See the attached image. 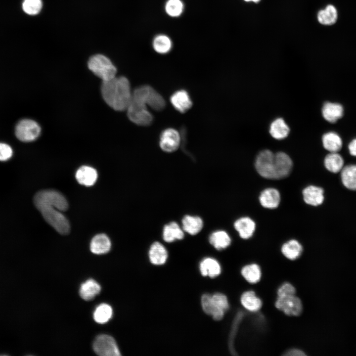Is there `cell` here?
<instances>
[{"label": "cell", "instance_id": "obj_2", "mask_svg": "<svg viewBox=\"0 0 356 356\" xmlns=\"http://www.w3.org/2000/svg\"><path fill=\"white\" fill-rule=\"evenodd\" d=\"M101 92L105 102L116 111L127 110L132 100L133 91L125 77H115L103 81Z\"/></svg>", "mask_w": 356, "mask_h": 356}, {"label": "cell", "instance_id": "obj_23", "mask_svg": "<svg viewBox=\"0 0 356 356\" xmlns=\"http://www.w3.org/2000/svg\"><path fill=\"white\" fill-rule=\"evenodd\" d=\"M269 131L273 138L281 140L288 135L290 129L283 119L277 118L271 123Z\"/></svg>", "mask_w": 356, "mask_h": 356}, {"label": "cell", "instance_id": "obj_31", "mask_svg": "<svg viewBox=\"0 0 356 356\" xmlns=\"http://www.w3.org/2000/svg\"><path fill=\"white\" fill-rule=\"evenodd\" d=\"M337 9L331 4L328 5L325 9L319 11L317 16L318 22L324 25L334 24L337 21Z\"/></svg>", "mask_w": 356, "mask_h": 356}, {"label": "cell", "instance_id": "obj_6", "mask_svg": "<svg viewBox=\"0 0 356 356\" xmlns=\"http://www.w3.org/2000/svg\"><path fill=\"white\" fill-rule=\"evenodd\" d=\"M255 167L262 177L275 179L274 153L270 150L266 149L258 153L255 159Z\"/></svg>", "mask_w": 356, "mask_h": 356}, {"label": "cell", "instance_id": "obj_24", "mask_svg": "<svg viewBox=\"0 0 356 356\" xmlns=\"http://www.w3.org/2000/svg\"><path fill=\"white\" fill-rule=\"evenodd\" d=\"M199 268L203 276H209L211 277L219 275L221 272V267L219 263L211 258L203 260L200 264Z\"/></svg>", "mask_w": 356, "mask_h": 356}, {"label": "cell", "instance_id": "obj_28", "mask_svg": "<svg viewBox=\"0 0 356 356\" xmlns=\"http://www.w3.org/2000/svg\"><path fill=\"white\" fill-rule=\"evenodd\" d=\"M185 5L182 0H166L164 3V11L170 17L177 18L181 16L184 11Z\"/></svg>", "mask_w": 356, "mask_h": 356}, {"label": "cell", "instance_id": "obj_19", "mask_svg": "<svg viewBox=\"0 0 356 356\" xmlns=\"http://www.w3.org/2000/svg\"><path fill=\"white\" fill-rule=\"evenodd\" d=\"M111 242L108 237L105 234H99L92 239L90 249L92 253L100 255L107 253L111 248Z\"/></svg>", "mask_w": 356, "mask_h": 356}, {"label": "cell", "instance_id": "obj_8", "mask_svg": "<svg viewBox=\"0 0 356 356\" xmlns=\"http://www.w3.org/2000/svg\"><path fill=\"white\" fill-rule=\"evenodd\" d=\"M93 348L95 353L99 356H121L115 340L109 335H100L97 336L94 341Z\"/></svg>", "mask_w": 356, "mask_h": 356}, {"label": "cell", "instance_id": "obj_12", "mask_svg": "<svg viewBox=\"0 0 356 356\" xmlns=\"http://www.w3.org/2000/svg\"><path fill=\"white\" fill-rule=\"evenodd\" d=\"M170 101L175 109L181 113L188 111L192 106V101L187 91L177 90L170 97Z\"/></svg>", "mask_w": 356, "mask_h": 356}, {"label": "cell", "instance_id": "obj_34", "mask_svg": "<svg viewBox=\"0 0 356 356\" xmlns=\"http://www.w3.org/2000/svg\"><path fill=\"white\" fill-rule=\"evenodd\" d=\"M146 100L147 107L160 111L166 107V101L162 95L151 87Z\"/></svg>", "mask_w": 356, "mask_h": 356}, {"label": "cell", "instance_id": "obj_17", "mask_svg": "<svg viewBox=\"0 0 356 356\" xmlns=\"http://www.w3.org/2000/svg\"><path fill=\"white\" fill-rule=\"evenodd\" d=\"M97 178V173L95 169L88 166L81 167L76 173V178L78 182L87 186L93 185Z\"/></svg>", "mask_w": 356, "mask_h": 356}, {"label": "cell", "instance_id": "obj_11", "mask_svg": "<svg viewBox=\"0 0 356 356\" xmlns=\"http://www.w3.org/2000/svg\"><path fill=\"white\" fill-rule=\"evenodd\" d=\"M293 162L286 153L278 152L274 154L275 179L287 177L292 171Z\"/></svg>", "mask_w": 356, "mask_h": 356}, {"label": "cell", "instance_id": "obj_42", "mask_svg": "<svg viewBox=\"0 0 356 356\" xmlns=\"http://www.w3.org/2000/svg\"><path fill=\"white\" fill-rule=\"evenodd\" d=\"M247 2H254L255 3L259 2L261 0H244Z\"/></svg>", "mask_w": 356, "mask_h": 356}, {"label": "cell", "instance_id": "obj_1", "mask_svg": "<svg viewBox=\"0 0 356 356\" xmlns=\"http://www.w3.org/2000/svg\"><path fill=\"white\" fill-rule=\"evenodd\" d=\"M34 203L44 220L59 233L70 232L69 221L61 213L67 210L68 204L61 193L52 189L40 191L35 194Z\"/></svg>", "mask_w": 356, "mask_h": 356}, {"label": "cell", "instance_id": "obj_37", "mask_svg": "<svg viewBox=\"0 0 356 356\" xmlns=\"http://www.w3.org/2000/svg\"><path fill=\"white\" fill-rule=\"evenodd\" d=\"M42 6V0H24L22 4L23 11L30 15H35L39 13Z\"/></svg>", "mask_w": 356, "mask_h": 356}, {"label": "cell", "instance_id": "obj_36", "mask_svg": "<svg viewBox=\"0 0 356 356\" xmlns=\"http://www.w3.org/2000/svg\"><path fill=\"white\" fill-rule=\"evenodd\" d=\"M112 309L108 304H102L99 305L93 313L94 320L100 324L106 323L111 318Z\"/></svg>", "mask_w": 356, "mask_h": 356}, {"label": "cell", "instance_id": "obj_38", "mask_svg": "<svg viewBox=\"0 0 356 356\" xmlns=\"http://www.w3.org/2000/svg\"><path fill=\"white\" fill-rule=\"evenodd\" d=\"M295 288L289 283H284L277 290L278 297H283L295 295Z\"/></svg>", "mask_w": 356, "mask_h": 356}, {"label": "cell", "instance_id": "obj_35", "mask_svg": "<svg viewBox=\"0 0 356 356\" xmlns=\"http://www.w3.org/2000/svg\"><path fill=\"white\" fill-rule=\"evenodd\" d=\"M241 274L244 278L251 283H257L261 276L259 266L254 264L244 267L241 270Z\"/></svg>", "mask_w": 356, "mask_h": 356}, {"label": "cell", "instance_id": "obj_32", "mask_svg": "<svg viewBox=\"0 0 356 356\" xmlns=\"http://www.w3.org/2000/svg\"><path fill=\"white\" fill-rule=\"evenodd\" d=\"M301 244L296 240H291L285 243L281 247V252L287 259L294 260L298 258L302 252Z\"/></svg>", "mask_w": 356, "mask_h": 356}, {"label": "cell", "instance_id": "obj_26", "mask_svg": "<svg viewBox=\"0 0 356 356\" xmlns=\"http://www.w3.org/2000/svg\"><path fill=\"white\" fill-rule=\"evenodd\" d=\"M100 290V285L95 280L90 279L81 285L80 295L84 300L89 301L98 294Z\"/></svg>", "mask_w": 356, "mask_h": 356}, {"label": "cell", "instance_id": "obj_21", "mask_svg": "<svg viewBox=\"0 0 356 356\" xmlns=\"http://www.w3.org/2000/svg\"><path fill=\"white\" fill-rule=\"evenodd\" d=\"M182 224L183 230L192 235L198 234L203 226V222L201 218L190 215H186L183 218Z\"/></svg>", "mask_w": 356, "mask_h": 356}, {"label": "cell", "instance_id": "obj_15", "mask_svg": "<svg viewBox=\"0 0 356 356\" xmlns=\"http://www.w3.org/2000/svg\"><path fill=\"white\" fill-rule=\"evenodd\" d=\"M152 46L156 53L164 55L171 51L173 47V43L168 35L159 34L155 35L152 39Z\"/></svg>", "mask_w": 356, "mask_h": 356}, {"label": "cell", "instance_id": "obj_13", "mask_svg": "<svg viewBox=\"0 0 356 356\" xmlns=\"http://www.w3.org/2000/svg\"><path fill=\"white\" fill-rule=\"evenodd\" d=\"M259 201L263 207L267 209H275L278 206L280 201V193L276 189L266 188L261 193Z\"/></svg>", "mask_w": 356, "mask_h": 356}, {"label": "cell", "instance_id": "obj_7", "mask_svg": "<svg viewBox=\"0 0 356 356\" xmlns=\"http://www.w3.org/2000/svg\"><path fill=\"white\" fill-rule=\"evenodd\" d=\"M41 127L35 121L24 119L16 124L15 133L16 137L23 142L35 140L41 134Z\"/></svg>", "mask_w": 356, "mask_h": 356}, {"label": "cell", "instance_id": "obj_29", "mask_svg": "<svg viewBox=\"0 0 356 356\" xmlns=\"http://www.w3.org/2000/svg\"><path fill=\"white\" fill-rule=\"evenodd\" d=\"M209 242L216 249L227 248L231 243V239L226 232L218 230L213 232L209 236Z\"/></svg>", "mask_w": 356, "mask_h": 356}, {"label": "cell", "instance_id": "obj_25", "mask_svg": "<svg viewBox=\"0 0 356 356\" xmlns=\"http://www.w3.org/2000/svg\"><path fill=\"white\" fill-rule=\"evenodd\" d=\"M324 148L330 152H337L342 147V141L340 136L334 132H328L322 137Z\"/></svg>", "mask_w": 356, "mask_h": 356}, {"label": "cell", "instance_id": "obj_14", "mask_svg": "<svg viewBox=\"0 0 356 356\" xmlns=\"http://www.w3.org/2000/svg\"><path fill=\"white\" fill-rule=\"evenodd\" d=\"M302 193L304 201L309 205L316 206L323 202L324 191L321 187L308 186L303 189Z\"/></svg>", "mask_w": 356, "mask_h": 356}, {"label": "cell", "instance_id": "obj_30", "mask_svg": "<svg viewBox=\"0 0 356 356\" xmlns=\"http://www.w3.org/2000/svg\"><path fill=\"white\" fill-rule=\"evenodd\" d=\"M242 306L251 312H256L262 307V301L256 296L253 291H248L242 294L241 297Z\"/></svg>", "mask_w": 356, "mask_h": 356}, {"label": "cell", "instance_id": "obj_20", "mask_svg": "<svg viewBox=\"0 0 356 356\" xmlns=\"http://www.w3.org/2000/svg\"><path fill=\"white\" fill-rule=\"evenodd\" d=\"M148 254L151 263L155 265H163L168 258L166 248L159 242H155L151 245Z\"/></svg>", "mask_w": 356, "mask_h": 356}, {"label": "cell", "instance_id": "obj_4", "mask_svg": "<svg viewBox=\"0 0 356 356\" xmlns=\"http://www.w3.org/2000/svg\"><path fill=\"white\" fill-rule=\"evenodd\" d=\"M89 69L102 81L109 80L115 77L117 69L111 60L102 54L92 56L89 60Z\"/></svg>", "mask_w": 356, "mask_h": 356}, {"label": "cell", "instance_id": "obj_22", "mask_svg": "<svg viewBox=\"0 0 356 356\" xmlns=\"http://www.w3.org/2000/svg\"><path fill=\"white\" fill-rule=\"evenodd\" d=\"M184 236L183 231L175 222H172L167 224L163 228V238L167 242L182 239Z\"/></svg>", "mask_w": 356, "mask_h": 356}, {"label": "cell", "instance_id": "obj_16", "mask_svg": "<svg viewBox=\"0 0 356 356\" xmlns=\"http://www.w3.org/2000/svg\"><path fill=\"white\" fill-rule=\"evenodd\" d=\"M344 109L339 103L325 102L322 108V115L327 121L335 123L343 115Z\"/></svg>", "mask_w": 356, "mask_h": 356}, {"label": "cell", "instance_id": "obj_33", "mask_svg": "<svg viewBox=\"0 0 356 356\" xmlns=\"http://www.w3.org/2000/svg\"><path fill=\"white\" fill-rule=\"evenodd\" d=\"M344 160L337 152H330L324 159V166L329 171L336 173L343 168Z\"/></svg>", "mask_w": 356, "mask_h": 356}, {"label": "cell", "instance_id": "obj_10", "mask_svg": "<svg viewBox=\"0 0 356 356\" xmlns=\"http://www.w3.org/2000/svg\"><path fill=\"white\" fill-rule=\"evenodd\" d=\"M275 306L288 315L298 316L301 314L303 309L301 300L295 295L278 297Z\"/></svg>", "mask_w": 356, "mask_h": 356}, {"label": "cell", "instance_id": "obj_3", "mask_svg": "<svg viewBox=\"0 0 356 356\" xmlns=\"http://www.w3.org/2000/svg\"><path fill=\"white\" fill-rule=\"evenodd\" d=\"M201 305L204 312L216 320L222 319L229 308L227 297L220 293L213 295L204 294L201 297Z\"/></svg>", "mask_w": 356, "mask_h": 356}, {"label": "cell", "instance_id": "obj_18", "mask_svg": "<svg viewBox=\"0 0 356 356\" xmlns=\"http://www.w3.org/2000/svg\"><path fill=\"white\" fill-rule=\"evenodd\" d=\"M234 226L242 238L248 239L253 234L256 228L254 221L249 217H242L237 220Z\"/></svg>", "mask_w": 356, "mask_h": 356}, {"label": "cell", "instance_id": "obj_39", "mask_svg": "<svg viewBox=\"0 0 356 356\" xmlns=\"http://www.w3.org/2000/svg\"><path fill=\"white\" fill-rule=\"evenodd\" d=\"M13 151L7 144L0 142V161H4L10 159L12 156Z\"/></svg>", "mask_w": 356, "mask_h": 356}, {"label": "cell", "instance_id": "obj_41", "mask_svg": "<svg viewBox=\"0 0 356 356\" xmlns=\"http://www.w3.org/2000/svg\"><path fill=\"white\" fill-rule=\"evenodd\" d=\"M287 356H305V354L299 350H291L287 352L286 354Z\"/></svg>", "mask_w": 356, "mask_h": 356}, {"label": "cell", "instance_id": "obj_40", "mask_svg": "<svg viewBox=\"0 0 356 356\" xmlns=\"http://www.w3.org/2000/svg\"><path fill=\"white\" fill-rule=\"evenodd\" d=\"M348 147L351 155L356 156V138L353 139L350 143Z\"/></svg>", "mask_w": 356, "mask_h": 356}, {"label": "cell", "instance_id": "obj_27", "mask_svg": "<svg viewBox=\"0 0 356 356\" xmlns=\"http://www.w3.org/2000/svg\"><path fill=\"white\" fill-rule=\"evenodd\" d=\"M341 179L344 185L351 190H356V165H350L341 170Z\"/></svg>", "mask_w": 356, "mask_h": 356}, {"label": "cell", "instance_id": "obj_9", "mask_svg": "<svg viewBox=\"0 0 356 356\" xmlns=\"http://www.w3.org/2000/svg\"><path fill=\"white\" fill-rule=\"evenodd\" d=\"M181 138L180 134L177 130L173 128H167L163 130L160 134V147L166 152H173L178 148Z\"/></svg>", "mask_w": 356, "mask_h": 356}, {"label": "cell", "instance_id": "obj_5", "mask_svg": "<svg viewBox=\"0 0 356 356\" xmlns=\"http://www.w3.org/2000/svg\"><path fill=\"white\" fill-rule=\"evenodd\" d=\"M127 115L129 119L134 123L141 126L150 125L153 117L144 103L132 98L128 107Z\"/></svg>", "mask_w": 356, "mask_h": 356}]
</instances>
